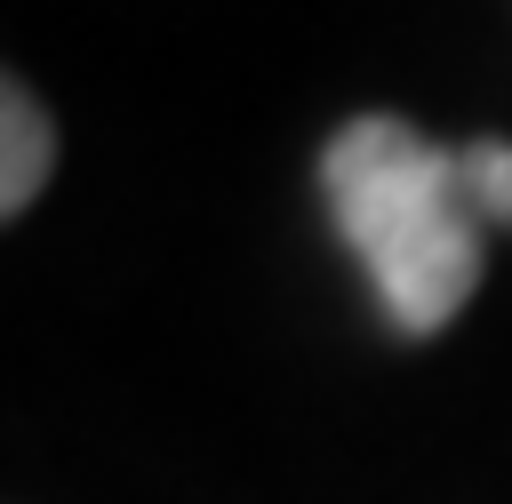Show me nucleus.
Segmentation results:
<instances>
[{
	"mask_svg": "<svg viewBox=\"0 0 512 504\" xmlns=\"http://www.w3.org/2000/svg\"><path fill=\"white\" fill-rule=\"evenodd\" d=\"M320 192L400 336H440L488 264V216L464 176V144H432L392 112H360L320 152Z\"/></svg>",
	"mask_w": 512,
	"mask_h": 504,
	"instance_id": "obj_1",
	"label": "nucleus"
},
{
	"mask_svg": "<svg viewBox=\"0 0 512 504\" xmlns=\"http://www.w3.org/2000/svg\"><path fill=\"white\" fill-rule=\"evenodd\" d=\"M48 160H56V128H48L40 96L24 80H8V96H0V216H24L40 200Z\"/></svg>",
	"mask_w": 512,
	"mask_h": 504,
	"instance_id": "obj_2",
	"label": "nucleus"
},
{
	"mask_svg": "<svg viewBox=\"0 0 512 504\" xmlns=\"http://www.w3.org/2000/svg\"><path fill=\"white\" fill-rule=\"evenodd\" d=\"M464 176H472L480 216H488V224H512V144H504V136L464 144Z\"/></svg>",
	"mask_w": 512,
	"mask_h": 504,
	"instance_id": "obj_3",
	"label": "nucleus"
}]
</instances>
